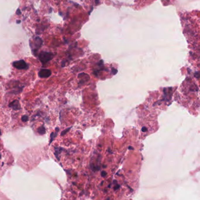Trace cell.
<instances>
[{
    "mask_svg": "<svg viewBox=\"0 0 200 200\" xmlns=\"http://www.w3.org/2000/svg\"><path fill=\"white\" fill-rule=\"evenodd\" d=\"M38 132L40 135H44L46 133V130H45L44 126H42L39 127L38 129Z\"/></svg>",
    "mask_w": 200,
    "mask_h": 200,
    "instance_id": "cell-6",
    "label": "cell"
},
{
    "mask_svg": "<svg viewBox=\"0 0 200 200\" xmlns=\"http://www.w3.org/2000/svg\"><path fill=\"white\" fill-rule=\"evenodd\" d=\"M0 136H1V130H0Z\"/></svg>",
    "mask_w": 200,
    "mask_h": 200,
    "instance_id": "cell-11",
    "label": "cell"
},
{
    "mask_svg": "<svg viewBox=\"0 0 200 200\" xmlns=\"http://www.w3.org/2000/svg\"><path fill=\"white\" fill-rule=\"evenodd\" d=\"M0 158H1V154H0Z\"/></svg>",
    "mask_w": 200,
    "mask_h": 200,
    "instance_id": "cell-12",
    "label": "cell"
},
{
    "mask_svg": "<svg viewBox=\"0 0 200 200\" xmlns=\"http://www.w3.org/2000/svg\"><path fill=\"white\" fill-rule=\"evenodd\" d=\"M51 75V71L49 69H42L38 73V76L42 78H46Z\"/></svg>",
    "mask_w": 200,
    "mask_h": 200,
    "instance_id": "cell-3",
    "label": "cell"
},
{
    "mask_svg": "<svg viewBox=\"0 0 200 200\" xmlns=\"http://www.w3.org/2000/svg\"><path fill=\"white\" fill-rule=\"evenodd\" d=\"M16 14L18 15H20L21 14V10L20 9H18L17 12H16Z\"/></svg>",
    "mask_w": 200,
    "mask_h": 200,
    "instance_id": "cell-9",
    "label": "cell"
},
{
    "mask_svg": "<svg viewBox=\"0 0 200 200\" xmlns=\"http://www.w3.org/2000/svg\"><path fill=\"white\" fill-rule=\"evenodd\" d=\"M21 120L24 122H26L28 120V117L27 116H23L21 118Z\"/></svg>",
    "mask_w": 200,
    "mask_h": 200,
    "instance_id": "cell-8",
    "label": "cell"
},
{
    "mask_svg": "<svg viewBox=\"0 0 200 200\" xmlns=\"http://www.w3.org/2000/svg\"><path fill=\"white\" fill-rule=\"evenodd\" d=\"M54 55L51 52H48L45 51L41 52L38 55L39 60L41 62L42 64H45L49 61H50L53 58Z\"/></svg>",
    "mask_w": 200,
    "mask_h": 200,
    "instance_id": "cell-1",
    "label": "cell"
},
{
    "mask_svg": "<svg viewBox=\"0 0 200 200\" xmlns=\"http://www.w3.org/2000/svg\"><path fill=\"white\" fill-rule=\"evenodd\" d=\"M58 130H59V128H58V129H56V133H51V140H50V144L51 143V142L54 140V139L56 137V134H57V132H58Z\"/></svg>",
    "mask_w": 200,
    "mask_h": 200,
    "instance_id": "cell-7",
    "label": "cell"
},
{
    "mask_svg": "<svg viewBox=\"0 0 200 200\" xmlns=\"http://www.w3.org/2000/svg\"><path fill=\"white\" fill-rule=\"evenodd\" d=\"M17 24L21 23V21H20V20H18V21H17Z\"/></svg>",
    "mask_w": 200,
    "mask_h": 200,
    "instance_id": "cell-10",
    "label": "cell"
},
{
    "mask_svg": "<svg viewBox=\"0 0 200 200\" xmlns=\"http://www.w3.org/2000/svg\"><path fill=\"white\" fill-rule=\"evenodd\" d=\"M13 65L14 68H15L18 69H20V70L27 69L28 68V65L24 60L16 61L13 62Z\"/></svg>",
    "mask_w": 200,
    "mask_h": 200,
    "instance_id": "cell-2",
    "label": "cell"
},
{
    "mask_svg": "<svg viewBox=\"0 0 200 200\" xmlns=\"http://www.w3.org/2000/svg\"><path fill=\"white\" fill-rule=\"evenodd\" d=\"M42 39L39 38V37H37L35 39H34V43H33V46H31V48L32 49L35 46H36L35 47V49H36V51H37V50L38 49V48L39 47H41V46L42 45Z\"/></svg>",
    "mask_w": 200,
    "mask_h": 200,
    "instance_id": "cell-4",
    "label": "cell"
},
{
    "mask_svg": "<svg viewBox=\"0 0 200 200\" xmlns=\"http://www.w3.org/2000/svg\"><path fill=\"white\" fill-rule=\"evenodd\" d=\"M9 107L15 111H18L21 109L20 102L18 101H17V100H15V101H14L13 102L10 103L9 104Z\"/></svg>",
    "mask_w": 200,
    "mask_h": 200,
    "instance_id": "cell-5",
    "label": "cell"
}]
</instances>
